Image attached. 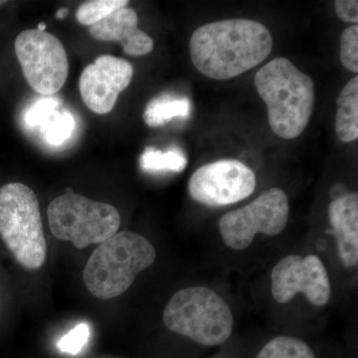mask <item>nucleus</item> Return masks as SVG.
<instances>
[{"label": "nucleus", "mask_w": 358, "mask_h": 358, "mask_svg": "<svg viewBox=\"0 0 358 358\" xmlns=\"http://www.w3.org/2000/svg\"><path fill=\"white\" fill-rule=\"evenodd\" d=\"M189 49L193 65L201 74L229 80L266 60L273 49V37L258 21H215L193 32Z\"/></svg>", "instance_id": "1"}, {"label": "nucleus", "mask_w": 358, "mask_h": 358, "mask_svg": "<svg viewBox=\"0 0 358 358\" xmlns=\"http://www.w3.org/2000/svg\"><path fill=\"white\" fill-rule=\"evenodd\" d=\"M257 92L268 108L271 129L280 138H298L307 128L315 108L312 78L286 58H277L257 72Z\"/></svg>", "instance_id": "2"}, {"label": "nucleus", "mask_w": 358, "mask_h": 358, "mask_svg": "<svg viewBox=\"0 0 358 358\" xmlns=\"http://www.w3.org/2000/svg\"><path fill=\"white\" fill-rule=\"evenodd\" d=\"M157 258L154 245L138 233L122 231L99 245L83 271L90 293L101 300L121 296Z\"/></svg>", "instance_id": "3"}, {"label": "nucleus", "mask_w": 358, "mask_h": 358, "mask_svg": "<svg viewBox=\"0 0 358 358\" xmlns=\"http://www.w3.org/2000/svg\"><path fill=\"white\" fill-rule=\"evenodd\" d=\"M0 237L23 268L38 270L44 265L47 242L38 199L23 183L0 187Z\"/></svg>", "instance_id": "4"}, {"label": "nucleus", "mask_w": 358, "mask_h": 358, "mask_svg": "<svg viewBox=\"0 0 358 358\" xmlns=\"http://www.w3.org/2000/svg\"><path fill=\"white\" fill-rule=\"evenodd\" d=\"M169 331L205 346L222 345L230 338L234 317L229 306L205 287L181 289L171 296L162 315Z\"/></svg>", "instance_id": "5"}, {"label": "nucleus", "mask_w": 358, "mask_h": 358, "mask_svg": "<svg viewBox=\"0 0 358 358\" xmlns=\"http://www.w3.org/2000/svg\"><path fill=\"white\" fill-rule=\"evenodd\" d=\"M47 216L52 234L61 241L71 242L78 249L103 243L121 225V216L115 207L87 199L71 187L52 200Z\"/></svg>", "instance_id": "6"}, {"label": "nucleus", "mask_w": 358, "mask_h": 358, "mask_svg": "<svg viewBox=\"0 0 358 358\" xmlns=\"http://www.w3.org/2000/svg\"><path fill=\"white\" fill-rule=\"evenodd\" d=\"M289 199L277 187L264 192L251 203L228 212L219 221V231L226 246L237 251L248 248L258 233L277 236L286 228Z\"/></svg>", "instance_id": "7"}, {"label": "nucleus", "mask_w": 358, "mask_h": 358, "mask_svg": "<svg viewBox=\"0 0 358 358\" xmlns=\"http://www.w3.org/2000/svg\"><path fill=\"white\" fill-rule=\"evenodd\" d=\"M14 47L26 81L35 92L53 95L63 88L69 64L57 37L37 29L24 30L16 37Z\"/></svg>", "instance_id": "8"}, {"label": "nucleus", "mask_w": 358, "mask_h": 358, "mask_svg": "<svg viewBox=\"0 0 358 358\" xmlns=\"http://www.w3.org/2000/svg\"><path fill=\"white\" fill-rule=\"evenodd\" d=\"M255 173L243 162L221 159L199 167L188 182L190 196L208 207L237 203L255 190Z\"/></svg>", "instance_id": "9"}, {"label": "nucleus", "mask_w": 358, "mask_h": 358, "mask_svg": "<svg viewBox=\"0 0 358 358\" xmlns=\"http://www.w3.org/2000/svg\"><path fill=\"white\" fill-rule=\"evenodd\" d=\"M271 278L272 296L277 303H289L299 293L317 307H324L331 299L329 274L317 256L285 257L273 268Z\"/></svg>", "instance_id": "10"}, {"label": "nucleus", "mask_w": 358, "mask_h": 358, "mask_svg": "<svg viewBox=\"0 0 358 358\" xmlns=\"http://www.w3.org/2000/svg\"><path fill=\"white\" fill-rule=\"evenodd\" d=\"M133 76L134 66L129 61L112 55L99 56L93 64L85 68L80 77L82 100L95 114H109Z\"/></svg>", "instance_id": "11"}, {"label": "nucleus", "mask_w": 358, "mask_h": 358, "mask_svg": "<svg viewBox=\"0 0 358 358\" xmlns=\"http://www.w3.org/2000/svg\"><path fill=\"white\" fill-rule=\"evenodd\" d=\"M138 13L124 7L110 13L100 22L90 26L89 32L99 41L120 42L129 56H145L154 49V40L138 27Z\"/></svg>", "instance_id": "12"}, {"label": "nucleus", "mask_w": 358, "mask_h": 358, "mask_svg": "<svg viewBox=\"0 0 358 358\" xmlns=\"http://www.w3.org/2000/svg\"><path fill=\"white\" fill-rule=\"evenodd\" d=\"M331 231L336 238L339 258L345 268L358 263V195L348 193L333 200L329 208Z\"/></svg>", "instance_id": "13"}, {"label": "nucleus", "mask_w": 358, "mask_h": 358, "mask_svg": "<svg viewBox=\"0 0 358 358\" xmlns=\"http://www.w3.org/2000/svg\"><path fill=\"white\" fill-rule=\"evenodd\" d=\"M336 131L339 140L350 143L358 138V77H353L341 90L338 100Z\"/></svg>", "instance_id": "14"}, {"label": "nucleus", "mask_w": 358, "mask_h": 358, "mask_svg": "<svg viewBox=\"0 0 358 358\" xmlns=\"http://www.w3.org/2000/svg\"><path fill=\"white\" fill-rule=\"evenodd\" d=\"M192 103L185 96L164 94L148 103L143 120L150 128H157L164 126L173 117H188Z\"/></svg>", "instance_id": "15"}, {"label": "nucleus", "mask_w": 358, "mask_h": 358, "mask_svg": "<svg viewBox=\"0 0 358 358\" xmlns=\"http://www.w3.org/2000/svg\"><path fill=\"white\" fill-rule=\"evenodd\" d=\"M140 166L147 173H181L187 166V159L179 148H174L167 152H162L157 148L148 147L141 155Z\"/></svg>", "instance_id": "16"}, {"label": "nucleus", "mask_w": 358, "mask_h": 358, "mask_svg": "<svg viewBox=\"0 0 358 358\" xmlns=\"http://www.w3.org/2000/svg\"><path fill=\"white\" fill-rule=\"evenodd\" d=\"M256 358H315L312 348L299 338L278 336L264 346Z\"/></svg>", "instance_id": "17"}, {"label": "nucleus", "mask_w": 358, "mask_h": 358, "mask_svg": "<svg viewBox=\"0 0 358 358\" xmlns=\"http://www.w3.org/2000/svg\"><path fill=\"white\" fill-rule=\"evenodd\" d=\"M128 4V0H90L79 6L76 18L78 22L90 27Z\"/></svg>", "instance_id": "18"}, {"label": "nucleus", "mask_w": 358, "mask_h": 358, "mask_svg": "<svg viewBox=\"0 0 358 358\" xmlns=\"http://www.w3.org/2000/svg\"><path fill=\"white\" fill-rule=\"evenodd\" d=\"M75 128V120L70 113H57L45 127V138L53 145H60L70 138Z\"/></svg>", "instance_id": "19"}, {"label": "nucleus", "mask_w": 358, "mask_h": 358, "mask_svg": "<svg viewBox=\"0 0 358 358\" xmlns=\"http://www.w3.org/2000/svg\"><path fill=\"white\" fill-rule=\"evenodd\" d=\"M341 63L346 69L358 72V26L352 25L343 30L341 36Z\"/></svg>", "instance_id": "20"}, {"label": "nucleus", "mask_w": 358, "mask_h": 358, "mask_svg": "<svg viewBox=\"0 0 358 358\" xmlns=\"http://www.w3.org/2000/svg\"><path fill=\"white\" fill-rule=\"evenodd\" d=\"M91 338V327L87 322H80L69 333L66 334L58 341L60 352L77 355L84 350Z\"/></svg>", "instance_id": "21"}, {"label": "nucleus", "mask_w": 358, "mask_h": 358, "mask_svg": "<svg viewBox=\"0 0 358 358\" xmlns=\"http://www.w3.org/2000/svg\"><path fill=\"white\" fill-rule=\"evenodd\" d=\"M59 103L56 99L45 98L34 103L25 115L26 124L29 127H45L57 114Z\"/></svg>", "instance_id": "22"}, {"label": "nucleus", "mask_w": 358, "mask_h": 358, "mask_svg": "<svg viewBox=\"0 0 358 358\" xmlns=\"http://www.w3.org/2000/svg\"><path fill=\"white\" fill-rule=\"evenodd\" d=\"M336 15L345 22H358V1L357 0H336L334 2Z\"/></svg>", "instance_id": "23"}, {"label": "nucleus", "mask_w": 358, "mask_h": 358, "mask_svg": "<svg viewBox=\"0 0 358 358\" xmlns=\"http://www.w3.org/2000/svg\"><path fill=\"white\" fill-rule=\"evenodd\" d=\"M348 193V188L343 183H338V185L333 186L331 190V195L334 200L341 199V197L345 196Z\"/></svg>", "instance_id": "24"}, {"label": "nucleus", "mask_w": 358, "mask_h": 358, "mask_svg": "<svg viewBox=\"0 0 358 358\" xmlns=\"http://www.w3.org/2000/svg\"><path fill=\"white\" fill-rule=\"evenodd\" d=\"M69 13V10L68 8H65V7H62V8L59 9L57 13H56V17L59 18V20H64L66 16Z\"/></svg>", "instance_id": "25"}, {"label": "nucleus", "mask_w": 358, "mask_h": 358, "mask_svg": "<svg viewBox=\"0 0 358 358\" xmlns=\"http://www.w3.org/2000/svg\"><path fill=\"white\" fill-rule=\"evenodd\" d=\"M45 29H46V24H45L44 22L39 23L37 30H39V31H45Z\"/></svg>", "instance_id": "26"}, {"label": "nucleus", "mask_w": 358, "mask_h": 358, "mask_svg": "<svg viewBox=\"0 0 358 358\" xmlns=\"http://www.w3.org/2000/svg\"><path fill=\"white\" fill-rule=\"evenodd\" d=\"M6 1H2V0H0V6H3V4H6Z\"/></svg>", "instance_id": "27"}]
</instances>
